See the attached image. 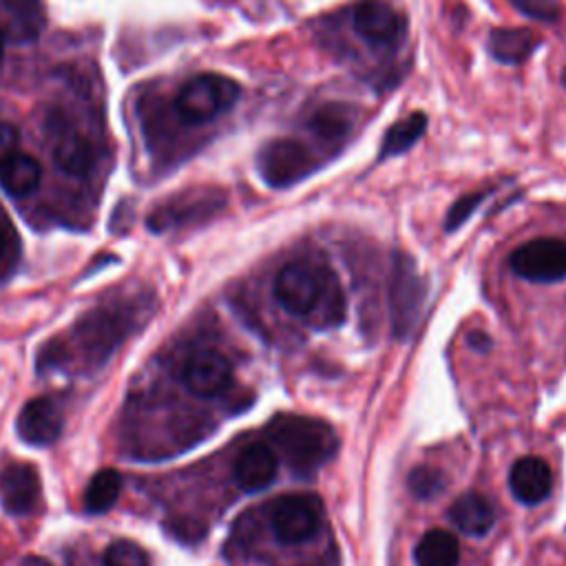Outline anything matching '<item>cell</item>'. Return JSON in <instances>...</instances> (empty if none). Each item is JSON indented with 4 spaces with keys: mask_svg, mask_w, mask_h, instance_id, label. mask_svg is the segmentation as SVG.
Instances as JSON below:
<instances>
[{
    "mask_svg": "<svg viewBox=\"0 0 566 566\" xmlns=\"http://www.w3.org/2000/svg\"><path fill=\"white\" fill-rule=\"evenodd\" d=\"M562 84L566 86V66H564V71H562Z\"/></svg>",
    "mask_w": 566,
    "mask_h": 566,
    "instance_id": "33",
    "label": "cell"
},
{
    "mask_svg": "<svg viewBox=\"0 0 566 566\" xmlns=\"http://www.w3.org/2000/svg\"><path fill=\"white\" fill-rule=\"evenodd\" d=\"M509 486L517 502L522 504H539L548 497L553 489V473L551 467L535 455L520 458L509 471Z\"/></svg>",
    "mask_w": 566,
    "mask_h": 566,
    "instance_id": "15",
    "label": "cell"
},
{
    "mask_svg": "<svg viewBox=\"0 0 566 566\" xmlns=\"http://www.w3.org/2000/svg\"><path fill=\"white\" fill-rule=\"evenodd\" d=\"M424 296L427 285L420 279L416 263L405 254H396L389 276V314L396 338H407L411 334L418 323Z\"/></svg>",
    "mask_w": 566,
    "mask_h": 566,
    "instance_id": "4",
    "label": "cell"
},
{
    "mask_svg": "<svg viewBox=\"0 0 566 566\" xmlns=\"http://www.w3.org/2000/svg\"><path fill=\"white\" fill-rule=\"evenodd\" d=\"M323 506L316 495L292 493L281 495L272 504L270 524L281 544H303L312 539L321 526Z\"/></svg>",
    "mask_w": 566,
    "mask_h": 566,
    "instance_id": "6",
    "label": "cell"
},
{
    "mask_svg": "<svg viewBox=\"0 0 566 566\" xmlns=\"http://www.w3.org/2000/svg\"><path fill=\"white\" fill-rule=\"evenodd\" d=\"M2 53H4V33L0 29V60H2Z\"/></svg>",
    "mask_w": 566,
    "mask_h": 566,
    "instance_id": "32",
    "label": "cell"
},
{
    "mask_svg": "<svg viewBox=\"0 0 566 566\" xmlns=\"http://www.w3.org/2000/svg\"><path fill=\"white\" fill-rule=\"evenodd\" d=\"M276 471H279L276 451L268 442H252L243 447L234 458V467H232L234 482L248 493L268 489L274 482Z\"/></svg>",
    "mask_w": 566,
    "mask_h": 566,
    "instance_id": "13",
    "label": "cell"
},
{
    "mask_svg": "<svg viewBox=\"0 0 566 566\" xmlns=\"http://www.w3.org/2000/svg\"><path fill=\"white\" fill-rule=\"evenodd\" d=\"M407 486H409L413 497L431 500V497H438L444 491L447 480H444V473L440 469L416 467V469H411V473L407 478Z\"/></svg>",
    "mask_w": 566,
    "mask_h": 566,
    "instance_id": "25",
    "label": "cell"
},
{
    "mask_svg": "<svg viewBox=\"0 0 566 566\" xmlns=\"http://www.w3.org/2000/svg\"><path fill=\"white\" fill-rule=\"evenodd\" d=\"M40 177H42L40 161L24 150H15L11 157H7L0 164V186L11 197H24L33 192L40 184Z\"/></svg>",
    "mask_w": 566,
    "mask_h": 566,
    "instance_id": "19",
    "label": "cell"
},
{
    "mask_svg": "<svg viewBox=\"0 0 566 566\" xmlns=\"http://www.w3.org/2000/svg\"><path fill=\"white\" fill-rule=\"evenodd\" d=\"M0 2L9 13L11 38L20 42L35 40L44 24L42 0H0Z\"/></svg>",
    "mask_w": 566,
    "mask_h": 566,
    "instance_id": "22",
    "label": "cell"
},
{
    "mask_svg": "<svg viewBox=\"0 0 566 566\" xmlns=\"http://www.w3.org/2000/svg\"><path fill=\"white\" fill-rule=\"evenodd\" d=\"M354 31L371 46H394L407 31V20L385 0H360L352 13Z\"/></svg>",
    "mask_w": 566,
    "mask_h": 566,
    "instance_id": "9",
    "label": "cell"
},
{
    "mask_svg": "<svg viewBox=\"0 0 566 566\" xmlns=\"http://www.w3.org/2000/svg\"><path fill=\"white\" fill-rule=\"evenodd\" d=\"M451 522L467 535L482 537L486 535L495 524V509L493 504L480 495V493H462L453 500L449 509Z\"/></svg>",
    "mask_w": 566,
    "mask_h": 566,
    "instance_id": "18",
    "label": "cell"
},
{
    "mask_svg": "<svg viewBox=\"0 0 566 566\" xmlns=\"http://www.w3.org/2000/svg\"><path fill=\"white\" fill-rule=\"evenodd\" d=\"M256 170L261 179L272 188H287L316 170L312 153L290 137L268 142L256 155Z\"/></svg>",
    "mask_w": 566,
    "mask_h": 566,
    "instance_id": "5",
    "label": "cell"
},
{
    "mask_svg": "<svg viewBox=\"0 0 566 566\" xmlns=\"http://www.w3.org/2000/svg\"><path fill=\"white\" fill-rule=\"evenodd\" d=\"M424 128H427V115L422 111L409 113L407 117L394 122L382 137L378 159H389L394 155L407 153L422 137Z\"/></svg>",
    "mask_w": 566,
    "mask_h": 566,
    "instance_id": "21",
    "label": "cell"
},
{
    "mask_svg": "<svg viewBox=\"0 0 566 566\" xmlns=\"http://www.w3.org/2000/svg\"><path fill=\"white\" fill-rule=\"evenodd\" d=\"M104 566H150L146 551L130 539H115L104 553Z\"/></svg>",
    "mask_w": 566,
    "mask_h": 566,
    "instance_id": "27",
    "label": "cell"
},
{
    "mask_svg": "<svg viewBox=\"0 0 566 566\" xmlns=\"http://www.w3.org/2000/svg\"><path fill=\"white\" fill-rule=\"evenodd\" d=\"M124 325L126 323L115 312L97 310L93 314H86L82 323L75 325V334L80 336L84 349H88V356H95V360H104L124 336Z\"/></svg>",
    "mask_w": 566,
    "mask_h": 566,
    "instance_id": "16",
    "label": "cell"
},
{
    "mask_svg": "<svg viewBox=\"0 0 566 566\" xmlns=\"http://www.w3.org/2000/svg\"><path fill=\"white\" fill-rule=\"evenodd\" d=\"M511 4L524 15L542 22H553L562 13L557 0H511Z\"/></svg>",
    "mask_w": 566,
    "mask_h": 566,
    "instance_id": "29",
    "label": "cell"
},
{
    "mask_svg": "<svg viewBox=\"0 0 566 566\" xmlns=\"http://www.w3.org/2000/svg\"><path fill=\"white\" fill-rule=\"evenodd\" d=\"M122 493V475L115 469L97 471L84 493V509L93 515L106 513L113 509Z\"/></svg>",
    "mask_w": 566,
    "mask_h": 566,
    "instance_id": "23",
    "label": "cell"
},
{
    "mask_svg": "<svg viewBox=\"0 0 566 566\" xmlns=\"http://www.w3.org/2000/svg\"><path fill=\"white\" fill-rule=\"evenodd\" d=\"M62 427H64V416L60 405L44 396L29 400L15 420L18 436L33 447L53 444L60 438Z\"/></svg>",
    "mask_w": 566,
    "mask_h": 566,
    "instance_id": "12",
    "label": "cell"
},
{
    "mask_svg": "<svg viewBox=\"0 0 566 566\" xmlns=\"http://www.w3.org/2000/svg\"><path fill=\"white\" fill-rule=\"evenodd\" d=\"M352 124H354V111L347 104L329 102V104H323L310 117L307 128L321 139H338L352 128Z\"/></svg>",
    "mask_w": 566,
    "mask_h": 566,
    "instance_id": "24",
    "label": "cell"
},
{
    "mask_svg": "<svg viewBox=\"0 0 566 566\" xmlns=\"http://www.w3.org/2000/svg\"><path fill=\"white\" fill-rule=\"evenodd\" d=\"M268 431L287 467L303 478L323 467L338 447L332 427L310 416L281 413L270 422Z\"/></svg>",
    "mask_w": 566,
    "mask_h": 566,
    "instance_id": "2",
    "label": "cell"
},
{
    "mask_svg": "<svg viewBox=\"0 0 566 566\" xmlns=\"http://www.w3.org/2000/svg\"><path fill=\"white\" fill-rule=\"evenodd\" d=\"M20 144V130L15 124L7 122V119H0V164L11 157Z\"/></svg>",
    "mask_w": 566,
    "mask_h": 566,
    "instance_id": "30",
    "label": "cell"
},
{
    "mask_svg": "<svg viewBox=\"0 0 566 566\" xmlns=\"http://www.w3.org/2000/svg\"><path fill=\"white\" fill-rule=\"evenodd\" d=\"M18 259H20V239L9 214L0 206V279H7L15 270Z\"/></svg>",
    "mask_w": 566,
    "mask_h": 566,
    "instance_id": "26",
    "label": "cell"
},
{
    "mask_svg": "<svg viewBox=\"0 0 566 566\" xmlns=\"http://www.w3.org/2000/svg\"><path fill=\"white\" fill-rule=\"evenodd\" d=\"M184 382L195 396H219L232 382V365L223 354L201 349L188 358L184 367Z\"/></svg>",
    "mask_w": 566,
    "mask_h": 566,
    "instance_id": "11",
    "label": "cell"
},
{
    "mask_svg": "<svg viewBox=\"0 0 566 566\" xmlns=\"http://www.w3.org/2000/svg\"><path fill=\"white\" fill-rule=\"evenodd\" d=\"M51 150L55 157V164L75 177L88 175L97 161V148L95 144L80 133L71 122L57 113L51 115Z\"/></svg>",
    "mask_w": 566,
    "mask_h": 566,
    "instance_id": "8",
    "label": "cell"
},
{
    "mask_svg": "<svg viewBox=\"0 0 566 566\" xmlns=\"http://www.w3.org/2000/svg\"><path fill=\"white\" fill-rule=\"evenodd\" d=\"M0 497L2 506L11 515H29L40 500L38 471L27 462H11L0 473Z\"/></svg>",
    "mask_w": 566,
    "mask_h": 566,
    "instance_id": "14",
    "label": "cell"
},
{
    "mask_svg": "<svg viewBox=\"0 0 566 566\" xmlns=\"http://www.w3.org/2000/svg\"><path fill=\"white\" fill-rule=\"evenodd\" d=\"M274 298L285 312L316 329H332L345 321L340 281L332 268L316 261L285 263L274 279Z\"/></svg>",
    "mask_w": 566,
    "mask_h": 566,
    "instance_id": "1",
    "label": "cell"
},
{
    "mask_svg": "<svg viewBox=\"0 0 566 566\" xmlns=\"http://www.w3.org/2000/svg\"><path fill=\"white\" fill-rule=\"evenodd\" d=\"M469 345H473L475 349L484 352V349H489V338L484 334H480V332H473V334H469Z\"/></svg>",
    "mask_w": 566,
    "mask_h": 566,
    "instance_id": "31",
    "label": "cell"
},
{
    "mask_svg": "<svg viewBox=\"0 0 566 566\" xmlns=\"http://www.w3.org/2000/svg\"><path fill=\"white\" fill-rule=\"evenodd\" d=\"M241 95L239 82L219 73L190 77L175 97V111L186 124H206L230 111Z\"/></svg>",
    "mask_w": 566,
    "mask_h": 566,
    "instance_id": "3",
    "label": "cell"
},
{
    "mask_svg": "<svg viewBox=\"0 0 566 566\" xmlns=\"http://www.w3.org/2000/svg\"><path fill=\"white\" fill-rule=\"evenodd\" d=\"M413 559L418 566H458L460 544L449 531L431 528L418 539Z\"/></svg>",
    "mask_w": 566,
    "mask_h": 566,
    "instance_id": "20",
    "label": "cell"
},
{
    "mask_svg": "<svg viewBox=\"0 0 566 566\" xmlns=\"http://www.w3.org/2000/svg\"><path fill=\"white\" fill-rule=\"evenodd\" d=\"M226 203V195L221 190H192L184 192L172 203L157 208L148 217V228L153 232H164L170 226H181L190 221H201L212 217L217 210H221Z\"/></svg>",
    "mask_w": 566,
    "mask_h": 566,
    "instance_id": "10",
    "label": "cell"
},
{
    "mask_svg": "<svg viewBox=\"0 0 566 566\" xmlns=\"http://www.w3.org/2000/svg\"><path fill=\"white\" fill-rule=\"evenodd\" d=\"M542 44V38L522 27H500L489 33L486 49L493 60L502 64H522Z\"/></svg>",
    "mask_w": 566,
    "mask_h": 566,
    "instance_id": "17",
    "label": "cell"
},
{
    "mask_svg": "<svg viewBox=\"0 0 566 566\" xmlns=\"http://www.w3.org/2000/svg\"><path fill=\"white\" fill-rule=\"evenodd\" d=\"M484 190H480V192H467V195H462L451 208H449V212H447V219H444V228L447 230H455V228H460L473 212H475V208L482 203V199H484Z\"/></svg>",
    "mask_w": 566,
    "mask_h": 566,
    "instance_id": "28",
    "label": "cell"
},
{
    "mask_svg": "<svg viewBox=\"0 0 566 566\" xmlns=\"http://www.w3.org/2000/svg\"><path fill=\"white\" fill-rule=\"evenodd\" d=\"M511 270L533 283H555L566 279V241L542 237L522 243L511 254Z\"/></svg>",
    "mask_w": 566,
    "mask_h": 566,
    "instance_id": "7",
    "label": "cell"
}]
</instances>
